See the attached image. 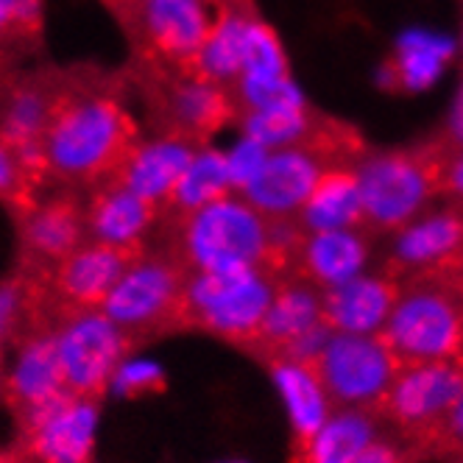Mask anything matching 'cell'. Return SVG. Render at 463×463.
I'll return each mask as SVG.
<instances>
[{
  "label": "cell",
  "instance_id": "obj_2",
  "mask_svg": "<svg viewBox=\"0 0 463 463\" xmlns=\"http://www.w3.org/2000/svg\"><path fill=\"white\" fill-rule=\"evenodd\" d=\"M380 338L402 366L463 363V262L400 285Z\"/></svg>",
  "mask_w": 463,
  "mask_h": 463
},
{
  "label": "cell",
  "instance_id": "obj_10",
  "mask_svg": "<svg viewBox=\"0 0 463 463\" xmlns=\"http://www.w3.org/2000/svg\"><path fill=\"white\" fill-rule=\"evenodd\" d=\"M28 449L40 463H87L98 436V405L92 396L64 393L25 413Z\"/></svg>",
  "mask_w": 463,
  "mask_h": 463
},
{
  "label": "cell",
  "instance_id": "obj_34",
  "mask_svg": "<svg viewBox=\"0 0 463 463\" xmlns=\"http://www.w3.org/2000/svg\"><path fill=\"white\" fill-rule=\"evenodd\" d=\"M31 182H34V176L28 174V168L17 156V151L4 137H0V195L20 202V198L28 195Z\"/></svg>",
  "mask_w": 463,
  "mask_h": 463
},
{
  "label": "cell",
  "instance_id": "obj_29",
  "mask_svg": "<svg viewBox=\"0 0 463 463\" xmlns=\"http://www.w3.org/2000/svg\"><path fill=\"white\" fill-rule=\"evenodd\" d=\"M241 104L254 109H274V107H307V98L290 76H249L241 73L235 81Z\"/></svg>",
  "mask_w": 463,
  "mask_h": 463
},
{
  "label": "cell",
  "instance_id": "obj_31",
  "mask_svg": "<svg viewBox=\"0 0 463 463\" xmlns=\"http://www.w3.org/2000/svg\"><path fill=\"white\" fill-rule=\"evenodd\" d=\"M109 388L118 396H146L165 388V369L151 357H123L109 380Z\"/></svg>",
  "mask_w": 463,
  "mask_h": 463
},
{
  "label": "cell",
  "instance_id": "obj_40",
  "mask_svg": "<svg viewBox=\"0 0 463 463\" xmlns=\"http://www.w3.org/2000/svg\"><path fill=\"white\" fill-rule=\"evenodd\" d=\"M354 463H405V455H402V449L396 447V444H388V441L377 439L369 449H363L357 455Z\"/></svg>",
  "mask_w": 463,
  "mask_h": 463
},
{
  "label": "cell",
  "instance_id": "obj_3",
  "mask_svg": "<svg viewBox=\"0 0 463 463\" xmlns=\"http://www.w3.org/2000/svg\"><path fill=\"white\" fill-rule=\"evenodd\" d=\"M182 251L195 271H274L271 218L257 213L246 198L223 195L184 215Z\"/></svg>",
  "mask_w": 463,
  "mask_h": 463
},
{
  "label": "cell",
  "instance_id": "obj_35",
  "mask_svg": "<svg viewBox=\"0 0 463 463\" xmlns=\"http://www.w3.org/2000/svg\"><path fill=\"white\" fill-rule=\"evenodd\" d=\"M329 335H333V329H329L326 324H318L313 329H307L305 335H299L293 344H288L277 357H290V360H299V363H310V366H316V360L321 357Z\"/></svg>",
  "mask_w": 463,
  "mask_h": 463
},
{
  "label": "cell",
  "instance_id": "obj_18",
  "mask_svg": "<svg viewBox=\"0 0 463 463\" xmlns=\"http://www.w3.org/2000/svg\"><path fill=\"white\" fill-rule=\"evenodd\" d=\"M271 380H274L277 393L285 405L296 444L310 439L316 430L333 416L335 402H333V396L326 393V385L321 383L316 366H310V363H299L290 357H274Z\"/></svg>",
  "mask_w": 463,
  "mask_h": 463
},
{
  "label": "cell",
  "instance_id": "obj_12",
  "mask_svg": "<svg viewBox=\"0 0 463 463\" xmlns=\"http://www.w3.org/2000/svg\"><path fill=\"white\" fill-rule=\"evenodd\" d=\"M400 282L383 274H360L344 285L321 290V316L333 333L380 335L393 310Z\"/></svg>",
  "mask_w": 463,
  "mask_h": 463
},
{
  "label": "cell",
  "instance_id": "obj_36",
  "mask_svg": "<svg viewBox=\"0 0 463 463\" xmlns=\"http://www.w3.org/2000/svg\"><path fill=\"white\" fill-rule=\"evenodd\" d=\"M23 310H25V290L17 282L0 285V346L12 338Z\"/></svg>",
  "mask_w": 463,
  "mask_h": 463
},
{
  "label": "cell",
  "instance_id": "obj_26",
  "mask_svg": "<svg viewBox=\"0 0 463 463\" xmlns=\"http://www.w3.org/2000/svg\"><path fill=\"white\" fill-rule=\"evenodd\" d=\"M232 190L235 187H232V179H229L226 156L221 151L202 148L193 154L190 165L184 168V174L171 195V204L187 215L193 210H202V207L218 202V198L229 195Z\"/></svg>",
  "mask_w": 463,
  "mask_h": 463
},
{
  "label": "cell",
  "instance_id": "obj_9",
  "mask_svg": "<svg viewBox=\"0 0 463 463\" xmlns=\"http://www.w3.org/2000/svg\"><path fill=\"white\" fill-rule=\"evenodd\" d=\"M184 279L168 260H135L112 285L107 299L98 305L123 333L151 329L182 313Z\"/></svg>",
  "mask_w": 463,
  "mask_h": 463
},
{
  "label": "cell",
  "instance_id": "obj_23",
  "mask_svg": "<svg viewBox=\"0 0 463 463\" xmlns=\"http://www.w3.org/2000/svg\"><path fill=\"white\" fill-rule=\"evenodd\" d=\"M154 221V207L140 195L126 190L120 182L107 187L92 202L90 210V232L95 243H104L120 251H135Z\"/></svg>",
  "mask_w": 463,
  "mask_h": 463
},
{
  "label": "cell",
  "instance_id": "obj_6",
  "mask_svg": "<svg viewBox=\"0 0 463 463\" xmlns=\"http://www.w3.org/2000/svg\"><path fill=\"white\" fill-rule=\"evenodd\" d=\"M402 369L380 335H344L333 333L316 360V372L326 393L344 408H380L385 393Z\"/></svg>",
  "mask_w": 463,
  "mask_h": 463
},
{
  "label": "cell",
  "instance_id": "obj_19",
  "mask_svg": "<svg viewBox=\"0 0 463 463\" xmlns=\"http://www.w3.org/2000/svg\"><path fill=\"white\" fill-rule=\"evenodd\" d=\"M6 383L12 400L23 408V416L37 408H45L48 402L59 400L64 393H71L61 374L53 335L43 333L28 338L14 357V366Z\"/></svg>",
  "mask_w": 463,
  "mask_h": 463
},
{
  "label": "cell",
  "instance_id": "obj_28",
  "mask_svg": "<svg viewBox=\"0 0 463 463\" xmlns=\"http://www.w3.org/2000/svg\"><path fill=\"white\" fill-rule=\"evenodd\" d=\"M316 126L318 120L307 112V107H274L249 112L243 118V135L269 151H277L310 140Z\"/></svg>",
  "mask_w": 463,
  "mask_h": 463
},
{
  "label": "cell",
  "instance_id": "obj_24",
  "mask_svg": "<svg viewBox=\"0 0 463 463\" xmlns=\"http://www.w3.org/2000/svg\"><path fill=\"white\" fill-rule=\"evenodd\" d=\"M318 324H324L321 290L310 282H279L266 321L260 326L257 344L279 354L288 344H293Z\"/></svg>",
  "mask_w": 463,
  "mask_h": 463
},
{
  "label": "cell",
  "instance_id": "obj_1",
  "mask_svg": "<svg viewBox=\"0 0 463 463\" xmlns=\"http://www.w3.org/2000/svg\"><path fill=\"white\" fill-rule=\"evenodd\" d=\"M135 151V123L107 95H59L43 137L45 171L61 179H101L118 174Z\"/></svg>",
  "mask_w": 463,
  "mask_h": 463
},
{
  "label": "cell",
  "instance_id": "obj_32",
  "mask_svg": "<svg viewBox=\"0 0 463 463\" xmlns=\"http://www.w3.org/2000/svg\"><path fill=\"white\" fill-rule=\"evenodd\" d=\"M269 148L266 146H260L257 140H251V137H241L235 146H232L223 156H226V168H229V179H232V187L235 190H246L254 179H257V174L262 171V165H266V159H269Z\"/></svg>",
  "mask_w": 463,
  "mask_h": 463
},
{
  "label": "cell",
  "instance_id": "obj_25",
  "mask_svg": "<svg viewBox=\"0 0 463 463\" xmlns=\"http://www.w3.org/2000/svg\"><path fill=\"white\" fill-rule=\"evenodd\" d=\"M235 107H232L229 95L221 90V84L190 76L179 81L171 92V115L179 123L182 135L190 140H204L232 118Z\"/></svg>",
  "mask_w": 463,
  "mask_h": 463
},
{
  "label": "cell",
  "instance_id": "obj_27",
  "mask_svg": "<svg viewBox=\"0 0 463 463\" xmlns=\"http://www.w3.org/2000/svg\"><path fill=\"white\" fill-rule=\"evenodd\" d=\"M81 241V218L71 204H48L25 218V243L37 257L61 262Z\"/></svg>",
  "mask_w": 463,
  "mask_h": 463
},
{
  "label": "cell",
  "instance_id": "obj_8",
  "mask_svg": "<svg viewBox=\"0 0 463 463\" xmlns=\"http://www.w3.org/2000/svg\"><path fill=\"white\" fill-rule=\"evenodd\" d=\"M463 391V363H411L396 372L380 411L413 439H436L439 427Z\"/></svg>",
  "mask_w": 463,
  "mask_h": 463
},
{
  "label": "cell",
  "instance_id": "obj_30",
  "mask_svg": "<svg viewBox=\"0 0 463 463\" xmlns=\"http://www.w3.org/2000/svg\"><path fill=\"white\" fill-rule=\"evenodd\" d=\"M243 73H249V76H290L288 56L277 37V31L257 17H251L249 28H246Z\"/></svg>",
  "mask_w": 463,
  "mask_h": 463
},
{
  "label": "cell",
  "instance_id": "obj_38",
  "mask_svg": "<svg viewBox=\"0 0 463 463\" xmlns=\"http://www.w3.org/2000/svg\"><path fill=\"white\" fill-rule=\"evenodd\" d=\"M439 441L449 444L452 449H463V391L458 393V400L452 402V408L447 411L439 433H436Z\"/></svg>",
  "mask_w": 463,
  "mask_h": 463
},
{
  "label": "cell",
  "instance_id": "obj_14",
  "mask_svg": "<svg viewBox=\"0 0 463 463\" xmlns=\"http://www.w3.org/2000/svg\"><path fill=\"white\" fill-rule=\"evenodd\" d=\"M455 53L458 43L449 34H439L430 28H408L396 37L391 61L383 64L377 81L391 90L427 92L444 76Z\"/></svg>",
  "mask_w": 463,
  "mask_h": 463
},
{
  "label": "cell",
  "instance_id": "obj_16",
  "mask_svg": "<svg viewBox=\"0 0 463 463\" xmlns=\"http://www.w3.org/2000/svg\"><path fill=\"white\" fill-rule=\"evenodd\" d=\"M193 154L195 148L190 137H162L148 146H137L118 171V182L156 207L171 202Z\"/></svg>",
  "mask_w": 463,
  "mask_h": 463
},
{
  "label": "cell",
  "instance_id": "obj_21",
  "mask_svg": "<svg viewBox=\"0 0 463 463\" xmlns=\"http://www.w3.org/2000/svg\"><path fill=\"white\" fill-rule=\"evenodd\" d=\"M377 441L374 419L360 408L333 411L316 433L296 444V463H354Z\"/></svg>",
  "mask_w": 463,
  "mask_h": 463
},
{
  "label": "cell",
  "instance_id": "obj_11",
  "mask_svg": "<svg viewBox=\"0 0 463 463\" xmlns=\"http://www.w3.org/2000/svg\"><path fill=\"white\" fill-rule=\"evenodd\" d=\"M143 43L165 61L190 68L210 37L218 9L210 0H135Z\"/></svg>",
  "mask_w": 463,
  "mask_h": 463
},
{
  "label": "cell",
  "instance_id": "obj_17",
  "mask_svg": "<svg viewBox=\"0 0 463 463\" xmlns=\"http://www.w3.org/2000/svg\"><path fill=\"white\" fill-rule=\"evenodd\" d=\"M128 262H131L128 251H120L104 243L79 246L59 262L56 288L64 299L76 305V310L95 307L107 299V293L120 279Z\"/></svg>",
  "mask_w": 463,
  "mask_h": 463
},
{
  "label": "cell",
  "instance_id": "obj_15",
  "mask_svg": "<svg viewBox=\"0 0 463 463\" xmlns=\"http://www.w3.org/2000/svg\"><path fill=\"white\" fill-rule=\"evenodd\" d=\"M293 260L299 262V271L310 285L326 290L366 274L369 243L360 229L307 232Z\"/></svg>",
  "mask_w": 463,
  "mask_h": 463
},
{
  "label": "cell",
  "instance_id": "obj_20",
  "mask_svg": "<svg viewBox=\"0 0 463 463\" xmlns=\"http://www.w3.org/2000/svg\"><path fill=\"white\" fill-rule=\"evenodd\" d=\"M363 223V198L354 165H333L299 210L302 232L357 229Z\"/></svg>",
  "mask_w": 463,
  "mask_h": 463
},
{
  "label": "cell",
  "instance_id": "obj_5",
  "mask_svg": "<svg viewBox=\"0 0 463 463\" xmlns=\"http://www.w3.org/2000/svg\"><path fill=\"white\" fill-rule=\"evenodd\" d=\"M277 285L269 269L195 271L184 282L182 316L221 338L257 344Z\"/></svg>",
  "mask_w": 463,
  "mask_h": 463
},
{
  "label": "cell",
  "instance_id": "obj_33",
  "mask_svg": "<svg viewBox=\"0 0 463 463\" xmlns=\"http://www.w3.org/2000/svg\"><path fill=\"white\" fill-rule=\"evenodd\" d=\"M43 20L40 0H0V37L34 34Z\"/></svg>",
  "mask_w": 463,
  "mask_h": 463
},
{
  "label": "cell",
  "instance_id": "obj_39",
  "mask_svg": "<svg viewBox=\"0 0 463 463\" xmlns=\"http://www.w3.org/2000/svg\"><path fill=\"white\" fill-rule=\"evenodd\" d=\"M452 151L463 148V81L455 92V101L449 109V120H447V140H444Z\"/></svg>",
  "mask_w": 463,
  "mask_h": 463
},
{
  "label": "cell",
  "instance_id": "obj_13",
  "mask_svg": "<svg viewBox=\"0 0 463 463\" xmlns=\"http://www.w3.org/2000/svg\"><path fill=\"white\" fill-rule=\"evenodd\" d=\"M396 269L427 274L463 262V210L427 213L396 229Z\"/></svg>",
  "mask_w": 463,
  "mask_h": 463
},
{
  "label": "cell",
  "instance_id": "obj_7",
  "mask_svg": "<svg viewBox=\"0 0 463 463\" xmlns=\"http://www.w3.org/2000/svg\"><path fill=\"white\" fill-rule=\"evenodd\" d=\"M61 374L71 393H101L126 357V333L101 310L81 307L53 333Z\"/></svg>",
  "mask_w": 463,
  "mask_h": 463
},
{
  "label": "cell",
  "instance_id": "obj_22",
  "mask_svg": "<svg viewBox=\"0 0 463 463\" xmlns=\"http://www.w3.org/2000/svg\"><path fill=\"white\" fill-rule=\"evenodd\" d=\"M251 14L241 4L218 6V17L213 23L210 37L204 40L202 51L190 61L187 73L207 79L215 84L238 81L243 73V51H246V28Z\"/></svg>",
  "mask_w": 463,
  "mask_h": 463
},
{
  "label": "cell",
  "instance_id": "obj_37",
  "mask_svg": "<svg viewBox=\"0 0 463 463\" xmlns=\"http://www.w3.org/2000/svg\"><path fill=\"white\" fill-rule=\"evenodd\" d=\"M441 193L463 204V148H449L444 171H441Z\"/></svg>",
  "mask_w": 463,
  "mask_h": 463
},
{
  "label": "cell",
  "instance_id": "obj_41",
  "mask_svg": "<svg viewBox=\"0 0 463 463\" xmlns=\"http://www.w3.org/2000/svg\"><path fill=\"white\" fill-rule=\"evenodd\" d=\"M0 463H12V460H9L6 455H0Z\"/></svg>",
  "mask_w": 463,
  "mask_h": 463
},
{
  "label": "cell",
  "instance_id": "obj_42",
  "mask_svg": "<svg viewBox=\"0 0 463 463\" xmlns=\"http://www.w3.org/2000/svg\"><path fill=\"white\" fill-rule=\"evenodd\" d=\"M223 463H246V460H223Z\"/></svg>",
  "mask_w": 463,
  "mask_h": 463
},
{
  "label": "cell",
  "instance_id": "obj_43",
  "mask_svg": "<svg viewBox=\"0 0 463 463\" xmlns=\"http://www.w3.org/2000/svg\"><path fill=\"white\" fill-rule=\"evenodd\" d=\"M0 385H4V374H0Z\"/></svg>",
  "mask_w": 463,
  "mask_h": 463
},
{
  "label": "cell",
  "instance_id": "obj_4",
  "mask_svg": "<svg viewBox=\"0 0 463 463\" xmlns=\"http://www.w3.org/2000/svg\"><path fill=\"white\" fill-rule=\"evenodd\" d=\"M449 146L439 143L419 151H385L354 165L363 223L377 229H402L424 213L441 190V171Z\"/></svg>",
  "mask_w": 463,
  "mask_h": 463
}]
</instances>
